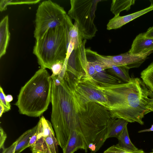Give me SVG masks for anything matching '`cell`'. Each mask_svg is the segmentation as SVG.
Segmentation results:
<instances>
[{"mask_svg":"<svg viewBox=\"0 0 153 153\" xmlns=\"http://www.w3.org/2000/svg\"><path fill=\"white\" fill-rule=\"evenodd\" d=\"M97 83L107 99L112 118L144 124L143 119L151 111L148 106L150 90L142 80L131 78L128 82L117 84Z\"/></svg>","mask_w":153,"mask_h":153,"instance_id":"6da1fadb","label":"cell"},{"mask_svg":"<svg viewBox=\"0 0 153 153\" xmlns=\"http://www.w3.org/2000/svg\"><path fill=\"white\" fill-rule=\"evenodd\" d=\"M51 102L52 125L59 145L63 149L72 132L76 131L80 133L81 129L72 90L64 78L59 85L52 81Z\"/></svg>","mask_w":153,"mask_h":153,"instance_id":"7a4b0ae2","label":"cell"},{"mask_svg":"<svg viewBox=\"0 0 153 153\" xmlns=\"http://www.w3.org/2000/svg\"><path fill=\"white\" fill-rule=\"evenodd\" d=\"M52 79L45 68H41L22 86L15 105L20 114L28 116H41L51 101Z\"/></svg>","mask_w":153,"mask_h":153,"instance_id":"3957f363","label":"cell"},{"mask_svg":"<svg viewBox=\"0 0 153 153\" xmlns=\"http://www.w3.org/2000/svg\"><path fill=\"white\" fill-rule=\"evenodd\" d=\"M69 44L65 22L64 25L49 29L42 37L36 40L33 53L41 68L51 70L54 63L64 62Z\"/></svg>","mask_w":153,"mask_h":153,"instance_id":"277c9868","label":"cell"},{"mask_svg":"<svg viewBox=\"0 0 153 153\" xmlns=\"http://www.w3.org/2000/svg\"><path fill=\"white\" fill-rule=\"evenodd\" d=\"M104 0H71L68 15L77 22L83 39H90L97 31L94 23L98 3Z\"/></svg>","mask_w":153,"mask_h":153,"instance_id":"5b68a950","label":"cell"},{"mask_svg":"<svg viewBox=\"0 0 153 153\" xmlns=\"http://www.w3.org/2000/svg\"><path fill=\"white\" fill-rule=\"evenodd\" d=\"M64 79L71 88L74 96L83 104L94 102L107 108V99L98 84L88 76L84 75L77 78L66 71Z\"/></svg>","mask_w":153,"mask_h":153,"instance_id":"8992f818","label":"cell"},{"mask_svg":"<svg viewBox=\"0 0 153 153\" xmlns=\"http://www.w3.org/2000/svg\"><path fill=\"white\" fill-rule=\"evenodd\" d=\"M66 13L64 8L51 0L41 2L36 14L34 37L37 39L49 29L63 25Z\"/></svg>","mask_w":153,"mask_h":153,"instance_id":"52a82bcc","label":"cell"},{"mask_svg":"<svg viewBox=\"0 0 153 153\" xmlns=\"http://www.w3.org/2000/svg\"><path fill=\"white\" fill-rule=\"evenodd\" d=\"M153 51L138 54H131L128 51L115 56H103L104 58L115 65L129 69L139 67Z\"/></svg>","mask_w":153,"mask_h":153,"instance_id":"ba28073f","label":"cell"},{"mask_svg":"<svg viewBox=\"0 0 153 153\" xmlns=\"http://www.w3.org/2000/svg\"><path fill=\"white\" fill-rule=\"evenodd\" d=\"M37 141L30 147L32 153H57V140L54 132L36 129Z\"/></svg>","mask_w":153,"mask_h":153,"instance_id":"9c48e42d","label":"cell"},{"mask_svg":"<svg viewBox=\"0 0 153 153\" xmlns=\"http://www.w3.org/2000/svg\"><path fill=\"white\" fill-rule=\"evenodd\" d=\"M152 10L153 4H151L148 7L130 14L123 16L120 15L114 16L109 21L107 25V29L109 30L120 28L135 19Z\"/></svg>","mask_w":153,"mask_h":153,"instance_id":"30bf717a","label":"cell"},{"mask_svg":"<svg viewBox=\"0 0 153 153\" xmlns=\"http://www.w3.org/2000/svg\"><path fill=\"white\" fill-rule=\"evenodd\" d=\"M96 73L92 78L97 82H102L113 84H121L123 82L120 79L106 73V67L100 61L96 59L91 62Z\"/></svg>","mask_w":153,"mask_h":153,"instance_id":"8fae6325","label":"cell"},{"mask_svg":"<svg viewBox=\"0 0 153 153\" xmlns=\"http://www.w3.org/2000/svg\"><path fill=\"white\" fill-rule=\"evenodd\" d=\"M79 149H83L87 153L88 149L81 134L76 131H74L62 149L63 153H74Z\"/></svg>","mask_w":153,"mask_h":153,"instance_id":"7c38bea8","label":"cell"},{"mask_svg":"<svg viewBox=\"0 0 153 153\" xmlns=\"http://www.w3.org/2000/svg\"><path fill=\"white\" fill-rule=\"evenodd\" d=\"M93 55L96 59L105 65L109 72L115 75L124 83L128 82L131 80V78L129 74V69L110 63L104 58L103 55L99 54L96 52H94Z\"/></svg>","mask_w":153,"mask_h":153,"instance_id":"4fadbf2b","label":"cell"},{"mask_svg":"<svg viewBox=\"0 0 153 153\" xmlns=\"http://www.w3.org/2000/svg\"><path fill=\"white\" fill-rule=\"evenodd\" d=\"M153 51V39L145 37L143 33H140L133 40L128 51L133 54H138Z\"/></svg>","mask_w":153,"mask_h":153,"instance_id":"5bb4252c","label":"cell"},{"mask_svg":"<svg viewBox=\"0 0 153 153\" xmlns=\"http://www.w3.org/2000/svg\"><path fill=\"white\" fill-rule=\"evenodd\" d=\"M10 34L9 29V17L5 16L0 23V58L6 53Z\"/></svg>","mask_w":153,"mask_h":153,"instance_id":"9a60e30c","label":"cell"},{"mask_svg":"<svg viewBox=\"0 0 153 153\" xmlns=\"http://www.w3.org/2000/svg\"><path fill=\"white\" fill-rule=\"evenodd\" d=\"M66 22L67 25L69 43L71 42L74 44V50L76 49L83 41V39L79 30L77 22L73 24L71 18L67 15L66 16Z\"/></svg>","mask_w":153,"mask_h":153,"instance_id":"2e32d148","label":"cell"},{"mask_svg":"<svg viewBox=\"0 0 153 153\" xmlns=\"http://www.w3.org/2000/svg\"><path fill=\"white\" fill-rule=\"evenodd\" d=\"M128 123L122 119L111 118L108 123L107 139L113 137L117 139Z\"/></svg>","mask_w":153,"mask_h":153,"instance_id":"e0dca14e","label":"cell"},{"mask_svg":"<svg viewBox=\"0 0 153 153\" xmlns=\"http://www.w3.org/2000/svg\"><path fill=\"white\" fill-rule=\"evenodd\" d=\"M135 0H113L111 4V11L114 16L120 15L121 11L128 10L134 4Z\"/></svg>","mask_w":153,"mask_h":153,"instance_id":"ac0fdd59","label":"cell"},{"mask_svg":"<svg viewBox=\"0 0 153 153\" xmlns=\"http://www.w3.org/2000/svg\"><path fill=\"white\" fill-rule=\"evenodd\" d=\"M37 127V124L24 133L17 139L18 142L15 148V153H20L22 152V150L27 144L31 137L36 132Z\"/></svg>","mask_w":153,"mask_h":153,"instance_id":"d6986e66","label":"cell"},{"mask_svg":"<svg viewBox=\"0 0 153 153\" xmlns=\"http://www.w3.org/2000/svg\"><path fill=\"white\" fill-rule=\"evenodd\" d=\"M119 145L128 151H136L139 149L132 143L129 138L127 126H126L117 138Z\"/></svg>","mask_w":153,"mask_h":153,"instance_id":"ffe728a7","label":"cell"},{"mask_svg":"<svg viewBox=\"0 0 153 153\" xmlns=\"http://www.w3.org/2000/svg\"><path fill=\"white\" fill-rule=\"evenodd\" d=\"M140 78L148 88L153 92V62L141 72Z\"/></svg>","mask_w":153,"mask_h":153,"instance_id":"44dd1931","label":"cell"},{"mask_svg":"<svg viewBox=\"0 0 153 153\" xmlns=\"http://www.w3.org/2000/svg\"><path fill=\"white\" fill-rule=\"evenodd\" d=\"M40 0H1L0 1V10L1 12L7 9V6L17 4H35L40 1Z\"/></svg>","mask_w":153,"mask_h":153,"instance_id":"7402d4cb","label":"cell"},{"mask_svg":"<svg viewBox=\"0 0 153 153\" xmlns=\"http://www.w3.org/2000/svg\"><path fill=\"white\" fill-rule=\"evenodd\" d=\"M103 153H153V152L149 153H145L142 149H139L133 151H128L121 147L117 144L108 148Z\"/></svg>","mask_w":153,"mask_h":153,"instance_id":"603a6c76","label":"cell"},{"mask_svg":"<svg viewBox=\"0 0 153 153\" xmlns=\"http://www.w3.org/2000/svg\"><path fill=\"white\" fill-rule=\"evenodd\" d=\"M64 62H59L53 64L51 67V70L52 74L51 77L59 76L61 72L63 67Z\"/></svg>","mask_w":153,"mask_h":153,"instance_id":"cb8c5ba5","label":"cell"},{"mask_svg":"<svg viewBox=\"0 0 153 153\" xmlns=\"http://www.w3.org/2000/svg\"><path fill=\"white\" fill-rule=\"evenodd\" d=\"M6 96L2 88L0 87V102L4 108V112L8 111L11 109V105L10 103L7 102L6 99Z\"/></svg>","mask_w":153,"mask_h":153,"instance_id":"d4e9b609","label":"cell"},{"mask_svg":"<svg viewBox=\"0 0 153 153\" xmlns=\"http://www.w3.org/2000/svg\"><path fill=\"white\" fill-rule=\"evenodd\" d=\"M7 137V134L3 128H0V149L3 150L4 148V143Z\"/></svg>","mask_w":153,"mask_h":153,"instance_id":"484cf974","label":"cell"},{"mask_svg":"<svg viewBox=\"0 0 153 153\" xmlns=\"http://www.w3.org/2000/svg\"><path fill=\"white\" fill-rule=\"evenodd\" d=\"M37 134L36 131V132L33 134L30 138L29 141L27 144L25 146L22 150V152L25 149L28 147H30L33 145L37 141Z\"/></svg>","mask_w":153,"mask_h":153,"instance_id":"4316f807","label":"cell"},{"mask_svg":"<svg viewBox=\"0 0 153 153\" xmlns=\"http://www.w3.org/2000/svg\"><path fill=\"white\" fill-rule=\"evenodd\" d=\"M148 107L151 112H153V92L150 91Z\"/></svg>","mask_w":153,"mask_h":153,"instance_id":"83f0119b","label":"cell"},{"mask_svg":"<svg viewBox=\"0 0 153 153\" xmlns=\"http://www.w3.org/2000/svg\"><path fill=\"white\" fill-rule=\"evenodd\" d=\"M143 34L145 37L153 39V26L149 28Z\"/></svg>","mask_w":153,"mask_h":153,"instance_id":"f1b7e54d","label":"cell"},{"mask_svg":"<svg viewBox=\"0 0 153 153\" xmlns=\"http://www.w3.org/2000/svg\"><path fill=\"white\" fill-rule=\"evenodd\" d=\"M4 108L3 105L0 102V117L2 116L3 113H4Z\"/></svg>","mask_w":153,"mask_h":153,"instance_id":"f546056e","label":"cell"},{"mask_svg":"<svg viewBox=\"0 0 153 153\" xmlns=\"http://www.w3.org/2000/svg\"><path fill=\"white\" fill-rule=\"evenodd\" d=\"M6 99L7 102L10 103L13 100V97L11 95L8 94L6 96Z\"/></svg>","mask_w":153,"mask_h":153,"instance_id":"4dcf8cb0","label":"cell"},{"mask_svg":"<svg viewBox=\"0 0 153 153\" xmlns=\"http://www.w3.org/2000/svg\"><path fill=\"white\" fill-rule=\"evenodd\" d=\"M153 131V124L152 125L151 127L149 128L143 130L139 131L138 133H141L143 132Z\"/></svg>","mask_w":153,"mask_h":153,"instance_id":"1f68e13d","label":"cell"},{"mask_svg":"<svg viewBox=\"0 0 153 153\" xmlns=\"http://www.w3.org/2000/svg\"><path fill=\"white\" fill-rule=\"evenodd\" d=\"M15 150L13 152V153H15Z\"/></svg>","mask_w":153,"mask_h":153,"instance_id":"d6a6232c","label":"cell"},{"mask_svg":"<svg viewBox=\"0 0 153 153\" xmlns=\"http://www.w3.org/2000/svg\"><path fill=\"white\" fill-rule=\"evenodd\" d=\"M152 151L153 152V149H152Z\"/></svg>","mask_w":153,"mask_h":153,"instance_id":"836d02e7","label":"cell"}]
</instances>
